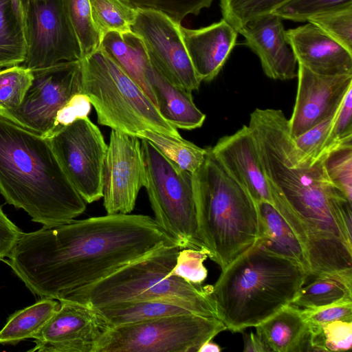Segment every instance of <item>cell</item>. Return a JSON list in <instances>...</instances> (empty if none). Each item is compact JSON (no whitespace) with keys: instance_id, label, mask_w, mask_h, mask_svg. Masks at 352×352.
Listing matches in <instances>:
<instances>
[{"instance_id":"6da1fadb","label":"cell","mask_w":352,"mask_h":352,"mask_svg":"<svg viewBox=\"0 0 352 352\" xmlns=\"http://www.w3.org/2000/svg\"><path fill=\"white\" fill-rule=\"evenodd\" d=\"M169 244L150 216L107 214L22 232L3 261L32 294L57 299Z\"/></svg>"},{"instance_id":"7a4b0ae2","label":"cell","mask_w":352,"mask_h":352,"mask_svg":"<svg viewBox=\"0 0 352 352\" xmlns=\"http://www.w3.org/2000/svg\"><path fill=\"white\" fill-rule=\"evenodd\" d=\"M0 192L45 228L69 223L87 207L48 140L1 117Z\"/></svg>"},{"instance_id":"3957f363","label":"cell","mask_w":352,"mask_h":352,"mask_svg":"<svg viewBox=\"0 0 352 352\" xmlns=\"http://www.w3.org/2000/svg\"><path fill=\"white\" fill-rule=\"evenodd\" d=\"M309 276L300 264L257 241L212 285L219 318L232 332L256 327L292 304Z\"/></svg>"},{"instance_id":"277c9868","label":"cell","mask_w":352,"mask_h":352,"mask_svg":"<svg viewBox=\"0 0 352 352\" xmlns=\"http://www.w3.org/2000/svg\"><path fill=\"white\" fill-rule=\"evenodd\" d=\"M191 174L199 239L223 270L260 238L257 204L210 148L203 164Z\"/></svg>"},{"instance_id":"5b68a950","label":"cell","mask_w":352,"mask_h":352,"mask_svg":"<svg viewBox=\"0 0 352 352\" xmlns=\"http://www.w3.org/2000/svg\"><path fill=\"white\" fill-rule=\"evenodd\" d=\"M181 249L176 244L164 245L97 281L60 295L56 300L96 309L129 301L170 299L197 314L219 318L212 295V285H197L169 275Z\"/></svg>"},{"instance_id":"8992f818","label":"cell","mask_w":352,"mask_h":352,"mask_svg":"<svg viewBox=\"0 0 352 352\" xmlns=\"http://www.w3.org/2000/svg\"><path fill=\"white\" fill-rule=\"evenodd\" d=\"M80 63L82 91L89 98L100 124L135 137L143 131L181 137L144 91L100 47Z\"/></svg>"},{"instance_id":"52a82bcc","label":"cell","mask_w":352,"mask_h":352,"mask_svg":"<svg viewBox=\"0 0 352 352\" xmlns=\"http://www.w3.org/2000/svg\"><path fill=\"white\" fill-rule=\"evenodd\" d=\"M140 140L146 171L144 187L155 220L181 248L204 250L198 233L192 174L168 160L151 142Z\"/></svg>"},{"instance_id":"ba28073f","label":"cell","mask_w":352,"mask_h":352,"mask_svg":"<svg viewBox=\"0 0 352 352\" xmlns=\"http://www.w3.org/2000/svg\"><path fill=\"white\" fill-rule=\"evenodd\" d=\"M227 329L215 317L181 314L104 327L94 352H197Z\"/></svg>"},{"instance_id":"9c48e42d","label":"cell","mask_w":352,"mask_h":352,"mask_svg":"<svg viewBox=\"0 0 352 352\" xmlns=\"http://www.w3.org/2000/svg\"><path fill=\"white\" fill-rule=\"evenodd\" d=\"M32 71V82L20 106L0 109V117L47 138L58 111L73 95L82 92L81 63L63 61Z\"/></svg>"},{"instance_id":"30bf717a","label":"cell","mask_w":352,"mask_h":352,"mask_svg":"<svg viewBox=\"0 0 352 352\" xmlns=\"http://www.w3.org/2000/svg\"><path fill=\"white\" fill-rule=\"evenodd\" d=\"M47 140L85 201L91 204L102 198L107 144L99 128L87 116L76 120Z\"/></svg>"},{"instance_id":"8fae6325","label":"cell","mask_w":352,"mask_h":352,"mask_svg":"<svg viewBox=\"0 0 352 352\" xmlns=\"http://www.w3.org/2000/svg\"><path fill=\"white\" fill-rule=\"evenodd\" d=\"M24 31L27 51L22 65L30 70L82 59L61 0H27Z\"/></svg>"},{"instance_id":"7c38bea8","label":"cell","mask_w":352,"mask_h":352,"mask_svg":"<svg viewBox=\"0 0 352 352\" xmlns=\"http://www.w3.org/2000/svg\"><path fill=\"white\" fill-rule=\"evenodd\" d=\"M180 25L160 12L137 9L131 30L142 39L151 66L171 84L192 93L201 80L188 54Z\"/></svg>"},{"instance_id":"4fadbf2b","label":"cell","mask_w":352,"mask_h":352,"mask_svg":"<svg viewBox=\"0 0 352 352\" xmlns=\"http://www.w3.org/2000/svg\"><path fill=\"white\" fill-rule=\"evenodd\" d=\"M141 140L111 129L104 163L102 198L107 214H129L145 183Z\"/></svg>"},{"instance_id":"5bb4252c","label":"cell","mask_w":352,"mask_h":352,"mask_svg":"<svg viewBox=\"0 0 352 352\" xmlns=\"http://www.w3.org/2000/svg\"><path fill=\"white\" fill-rule=\"evenodd\" d=\"M297 77L295 104L288 120L293 139L332 117L352 87V74L319 75L299 64Z\"/></svg>"},{"instance_id":"9a60e30c","label":"cell","mask_w":352,"mask_h":352,"mask_svg":"<svg viewBox=\"0 0 352 352\" xmlns=\"http://www.w3.org/2000/svg\"><path fill=\"white\" fill-rule=\"evenodd\" d=\"M58 309L34 339L30 352H94L104 327L95 311L58 300Z\"/></svg>"},{"instance_id":"2e32d148","label":"cell","mask_w":352,"mask_h":352,"mask_svg":"<svg viewBox=\"0 0 352 352\" xmlns=\"http://www.w3.org/2000/svg\"><path fill=\"white\" fill-rule=\"evenodd\" d=\"M210 151L256 203L273 204L257 142L249 126L244 125L234 133L221 138Z\"/></svg>"},{"instance_id":"e0dca14e","label":"cell","mask_w":352,"mask_h":352,"mask_svg":"<svg viewBox=\"0 0 352 352\" xmlns=\"http://www.w3.org/2000/svg\"><path fill=\"white\" fill-rule=\"evenodd\" d=\"M282 19L271 13L257 17L237 32L245 44L259 58L265 75L274 80L297 77V60L289 47Z\"/></svg>"},{"instance_id":"ac0fdd59","label":"cell","mask_w":352,"mask_h":352,"mask_svg":"<svg viewBox=\"0 0 352 352\" xmlns=\"http://www.w3.org/2000/svg\"><path fill=\"white\" fill-rule=\"evenodd\" d=\"M285 34L298 64L319 75L352 74V53L314 25L307 23Z\"/></svg>"},{"instance_id":"d6986e66","label":"cell","mask_w":352,"mask_h":352,"mask_svg":"<svg viewBox=\"0 0 352 352\" xmlns=\"http://www.w3.org/2000/svg\"><path fill=\"white\" fill-rule=\"evenodd\" d=\"M193 68L201 81L212 80L236 45L237 31L225 19L199 29L180 25Z\"/></svg>"},{"instance_id":"ffe728a7","label":"cell","mask_w":352,"mask_h":352,"mask_svg":"<svg viewBox=\"0 0 352 352\" xmlns=\"http://www.w3.org/2000/svg\"><path fill=\"white\" fill-rule=\"evenodd\" d=\"M100 47L157 107L148 79L151 65L142 39L131 30L124 32L110 31L102 36Z\"/></svg>"},{"instance_id":"44dd1931","label":"cell","mask_w":352,"mask_h":352,"mask_svg":"<svg viewBox=\"0 0 352 352\" xmlns=\"http://www.w3.org/2000/svg\"><path fill=\"white\" fill-rule=\"evenodd\" d=\"M148 79L161 116L176 129L192 130L201 127L206 119L193 102L192 93L178 87L162 77L152 66Z\"/></svg>"},{"instance_id":"7402d4cb","label":"cell","mask_w":352,"mask_h":352,"mask_svg":"<svg viewBox=\"0 0 352 352\" xmlns=\"http://www.w3.org/2000/svg\"><path fill=\"white\" fill-rule=\"evenodd\" d=\"M260 217V238L258 242L267 250L300 264L309 276L305 250L292 228L274 204L257 202Z\"/></svg>"},{"instance_id":"603a6c76","label":"cell","mask_w":352,"mask_h":352,"mask_svg":"<svg viewBox=\"0 0 352 352\" xmlns=\"http://www.w3.org/2000/svg\"><path fill=\"white\" fill-rule=\"evenodd\" d=\"M94 310L104 327H116L166 316L195 314L186 305L170 299L129 301Z\"/></svg>"},{"instance_id":"cb8c5ba5","label":"cell","mask_w":352,"mask_h":352,"mask_svg":"<svg viewBox=\"0 0 352 352\" xmlns=\"http://www.w3.org/2000/svg\"><path fill=\"white\" fill-rule=\"evenodd\" d=\"M255 327L269 351L297 352L307 322L302 309L290 304Z\"/></svg>"},{"instance_id":"d4e9b609","label":"cell","mask_w":352,"mask_h":352,"mask_svg":"<svg viewBox=\"0 0 352 352\" xmlns=\"http://www.w3.org/2000/svg\"><path fill=\"white\" fill-rule=\"evenodd\" d=\"M299 290L292 305L303 309H317L352 302V268L325 272Z\"/></svg>"},{"instance_id":"484cf974","label":"cell","mask_w":352,"mask_h":352,"mask_svg":"<svg viewBox=\"0 0 352 352\" xmlns=\"http://www.w3.org/2000/svg\"><path fill=\"white\" fill-rule=\"evenodd\" d=\"M59 305L56 299L43 298L15 311L0 330V344L15 345L25 339L34 338Z\"/></svg>"},{"instance_id":"4316f807","label":"cell","mask_w":352,"mask_h":352,"mask_svg":"<svg viewBox=\"0 0 352 352\" xmlns=\"http://www.w3.org/2000/svg\"><path fill=\"white\" fill-rule=\"evenodd\" d=\"M26 51L24 28L12 0H0V68L23 63Z\"/></svg>"},{"instance_id":"83f0119b","label":"cell","mask_w":352,"mask_h":352,"mask_svg":"<svg viewBox=\"0 0 352 352\" xmlns=\"http://www.w3.org/2000/svg\"><path fill=\"white\" fill-rule=\"evenodd\" d=\"M352 346V321L307 322V330L298 351H346Z\"/></svg>"},{"instance_id":"f1b7e54d","label":"cell","mask_w":352,"mask_h":352,"mask_svg":"<svg viewBox=\"0 0 352 352\" xmlns=\"http://www.w3.org/2000/svg\"><path fill=\"white\" fill-rule=\"evenodd\" d=\"M138 138L151 142L168 160L190 173L199 168L208 152V148H202L182 137L152 131H143Z\"/></svg>"},{"instance_id":"f546056e","label":"cell","mask_w":352,"mask_h":352,"mask_svg":"<svg viewBox=\"0 0 352 352\" xmlns=\"http://www.w3.org/2000/svg\"><path fill=\"white\" fill-rule=\"evenodd\" d=\"M94 23L101 38L110 31H131L137 9L124 0H89Z\"/></svg>"},{"instance_id":"4dcf8cb0","label":"cell","mask_w":352,"mask_h":352,"mask_svg":"<svg viewBox=\"0 0 352 352\" xmlns=\"http://www.w3.org/2000/svg\"><path fill=\"white\" fill-rule=\"evenodd\" d=\"M64 12L77 37L82 58L99 47L101 36L94 23L89 0H61Z\"/></svg>"},{"instance_id":"1f68e13d","label":"cell","mask_w":352,"mask_h":352,"mask_svg":"<svg viewBox=\"0 0 352 352\" xmlns=\"http://www.w3.org/2000/svg\"><path fill=\"white\" fill-rule=\"evenodd\" d=\"M307 22L352 53V3L313 16Z\"/></svg>"},{"instance_id":"d6a6232c","label":"cell","mask_w":352,"mask_h":352,"mask_svg":"<svg viewBox=\"0 0 352 352\" xmlns=\"http://www.w3.org/2000/svg\"><path fill=\"white\" fill-rule=\"evenodd\" d=\"M290 0H220L223 19L236 31L249 21L272 13Z\"/></svg>"},{"instance_id":"836d02e7","label":"cell","mask_w":352,"mask_h":352,"mask_svg":"<svg viewBox=\"0 0 352 352\" xmlns=\"http://www.w3.org/2000/svg\"><path fill=\"white\" fill-rule=\"evenodd\" d=\"M32 79V71L23 65L1 70L0 109H13L19 107Z\"/></svg>"},{"instance_id":"e575fe53","label":"cell","mask_w":352,"mask_h":352,"mask_svg":"<svg viewBox=\"0 0 352 352\" xmlns=\"http://www.w3.org/2000/svg\"><path fill=\"white\" fill-rule=\"evenodd\" d=\"M335 114L298 137L292 138L300 158L316 162L329 153L330 135Z\"/></svg>"},{"instance_id":"d590c367","label":"cell","mask_w":352,"mask_h":352,"mask_svg":"<svg viewBox=\"0 0 352 352\" xmlns=\"http://www.w3.org/2000/svg\"><path fill=\"white\" fill-rule=\"evenodd\" d=\"M136 9L160 12L175 23L181 24L189 14L198 15L209 8L213 0H124Z\"/></svg>"},{"instance_id":"8d00e7d4","label":"cell","mask_w":352,"mask_h":352,"mask_svg":"<svg viewBox=\"0 0 352 352\" xmlns=\"http://www.w3.org/2000/svg\"><path fill=\"white\" fill-rule=\"evenodd\" d=\"M323 164L332 184L352 202V146L329 153Z\"/></svg>"},{"instance_id":"74e56055","label":"cell","mask_w":352,"mask_h":352,"mask_svg":"<svg viewBox=\"0 0 352 352\" xmlns=\"http://www.w3.org/2000/svg\"><path fill=\"white\" fill-rule=\"evenodd\" d=\"M208 257L202 250L182 248L177 256L175 264L169 275L180 278L188 283L200 285L208 276V270L204 265Z\"/></svg>"},{"instance_id":"f35d334b","label":"cell","mask_w":352,"mask_h":352,"mask_svg":"<svg viewBox=\"0 0 352 352\" xmlns=\"http://www.w3.org/2000/svg\"><path fill=\"white\" fill-rule=\"evenodd\" d=\"M352 3V0H290L272 14L282 19L305 22L313 16Z\"/></svg>"},{"instance_id":"ab89813d","label":"cell","mask_w":352,"mask_h":352,"mask_svg":"<svg viewBox=\"0 0 352 352\" xmlns=\"http://www.w3.org/2000/svg\"><path fill=\"white\" fill-rule=\"evenodd\" d=\"M352 146V87L335 114L330 135L329 153Z\"/></svg>"},{"instance_id":"60d3db41","label":"cell","mask_w":352,"mask_h":352,"mask_svg":"<svg viewBox=\"0 0 352 352\" xmlns=\"http://www.w3.org/2000/svg\"><path fill=\"white\" fill-rule=\"evenodd\" d=\"M91 106L89 98L82 91L73 95L58 111L47 138L76 120L88 116Z\"/></svg>"},{"instance_id":"b9f144b4","label":"cell","mask_w":352,"mask_h":352,"mask_svg":"<svg viewBox=\"0 0 352 352\" xmlns=\"http://www.w3.org/2000/svg\"><path fill=\"white\" fill-rule=\"evenodd\" d=\"M307 322L322 324L333 320L352 321V302L317 309H302Z\"/></svg>"},{"instance_id":"7bdbcfd3","label":"cell","mask_w":352,"mask_h":352,"mask_svg":"<svg viewBox=\"0 0 352 352\" xmlns=\"http://www.w3.org/2000/svg\"><path fill=\"white\" fill-rule=\"evenodd\" d=\"M22 231L3 212L0 206V261L11 254Z\"/></svg>"},{"instance_id":"ee69618b","label":"cell","mask_w":352,"mask_h":352,"mask_svg":"<svg viewBox=\"0 0 352 352\" xmlns=\"http://www.w3.org/2000/svg\"><path fill=\"white\" fill-rule=\"evenodd\" d=\"M244 349L245 352H267L268 349L261 338L254 333H243Z\"/></svg>"},{"instance_id":"f6af8a7d","label":"cell","mask_w":352,"mask_h":352,"mask_svg":"<svg viewBox=\"0 0 352 352\" xmlns=\"http://www.w3.org/2000/svg\"><path fill=\"white\" fill-rule=\"evenodd\" d=\"M15 12L24 28L25 9L27 0H12Z\"/></svg>"},{"instance_id":"bcb514c9","label":"cell","mask_w":352,"mask_h":352,"mask_svg":"<svg viewBox=\"0 0 352 352\" xmlns=\"http://www.w3.org/2000/svg\"><path fill=\"white\" fill-rule=\"evenodd\" d=\"M221 348L212 340L205 342L199 349L197 352H220Z\"/></svg>"}]
</instances>
